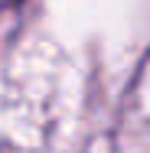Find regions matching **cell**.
Instances as JSON below:
<instances>
[{
    "label": "cell",
    "instance_id": "1",
    "mask_svg": "<svg viewBox=\"0 0 150 153\" xmlns=\"http://www.w3.org/2000/svg\"><path fill=\"white\" fill-rule=\"evenodd\" d=\"M13 3H20V0H13Z\"/></svg>",
    "mask_w": 150,
    "mask_h": 153
}]
</instances>
